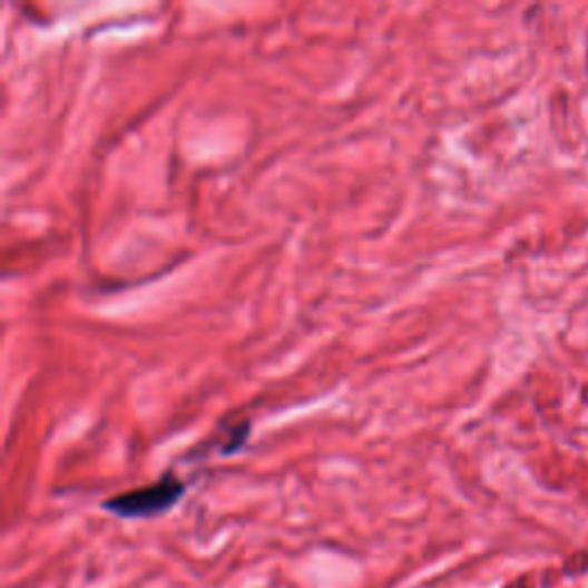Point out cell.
Returning a JSON list of instances; mask_svg holds the SVG:
<instances>
[{
  "instance_id": "obj_1",
  "label": "cell",
  "mask_w": 588,
  "mask_h": 588,
  "mask_svg": "<svg viewBox=\"0 0 588 588\" xmlns=\"http://www.w3.org/2000/svg\"><path fill=\"white\" fill-rule=\"evenodd\" d=\"M187 490L189 486L182 478H177L173 471H166L153 486L104 499L101 508L120 520H153L173 510L187 494Z\"/></svg>"
},
{
  "instance_id": "obj_2",
  "label": "cell",
  "mask_w": 588,
  "mask_h": 588,
  "mask_svg": "<svg viewBox=\"0 0 588 588\" xmlns=\"http://www.w3.org/2000/svg\"><path fill=\"white\" fill-rule=\"evenodd\" d=\"M248 434H251V425H248L246 421L237 423V425L231 430V434H228V441H226V444L220 447V453H224V455H233V453H237V451H239V449L246 444Z\"/></svg>"
}]
</instances>
